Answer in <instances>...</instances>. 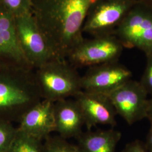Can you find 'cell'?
<instances>
[{"label": "cell", "mask_w": 152, "mask_h": 152, "mask_svg": "<svg viewBox=\"0 0 152 152\" xmlns=\"http://www.w3.org/2000/svg\"><path fill=\"white\" fill-rule=\"evenodd\" d=\"M96 0H32L31 12L58 56L66 59L84 39L82 28Z\"/></svg>", "instance_id": "6da1fadb"}, {"label": "cell", "mask_w": 152, "mask_h": 152, "mask_svg": "<svg viewBox=\"0 0 152 152\" xmlns=\"http://www.w3.org/2000/svg\"><path fill=\"white\" fill-rule=\"evenodd\" d=\"M34 69L0 66V118L17 122L42 100Z\"/></svg>", "instance_id": "7a4b0ae2"}, {"label": "cell", "mask_w": 152, "mask_h": 152, "mask_svg": "<svg viewBox=\"0 0 152 152\" xmlns=\"http://www.w3.org/2000/svg\"><path fill=\"white\" fill-rule=\"evenodd\" d=\"M34 73L42 99L55 103L82 91V76L66 59L51 60L34 69Z\"/></svg>", "instance_id": "3957f363"}, {"label": "cell", "mask_w": 152, "mask_h": 152, "mask_svg": "<svg viewBox=\"0 0 152 152\" xmlns=\"http://www.w3.org/2000/svg\"><path fill=\"white\" fill-rule=\"evenodd\" d=\"M123 46L152 53V8L138 0L113 33Z\"/></svg>", "instance_id": "277c9868"}, {"label": "cell", "mask_w": 152, "mask_h": 152, "mask_svg": "<svg viewBox=\"0 0 152 152\" xmlns=\"http://www.w3.org/2000/svg\"><path fill=\"white\" fill-rule=\"evenodd\" d=\"M138 0H96L88 12L82 33L99 37L114 32Z\"/></svg>", "instance_id": "5b68a950"}, {"label": "cell", "mask_w": 152, "mask_h": 152, "mask_svg": "<svg viewBox=\"0 0 152 152\" xmlns=\"http://www.w3.org/2000/svg\"><path fill=\"white\" fill-rule=\"evenodd\" d=\"M15 19L20 47L34 69L51 60L60 58L40 29L32 12Z\"/></svg>", "instance_id": "8992f818"}, {"label": "cell", "mask_w": 152, "mask_h": 152, "mask_svg": "<svg viewBox=\"0 0 152 152\" xmlns=\"http://www.w3.org/2000/svg\"><path fill=\"white\" fill-rule=\"evenodd\" d=\"M124 47L114 35L84 39L73 49L66 60L75 68L91 67L118 61Z\"/></svg>", "instance_id": "52a82bcc"}, {"label": "cell", "mask_w": 152, "mask_h": 152, "mask_svg": "<svg viewBox=\"0 0 152 152\" xmlns=\"http://www.w3.org/2000/svg\"><path fill=\"white\" fill-rule=\"evenodd\" d=\"M148 95L139 82L130 80L107 95L117 114L131 125L147 118Z\"/></svg>", "instance_id": "ba28073f"}, {"label": "cell", "mask_w": 152, "mask_h": 152, "mask_svg": "<svg viewBox=\"0 0 152 152\" xmlns=\"http://www.w3.org/2000/svg\"><path fill=\"white\" fill-rule=\"evenodd\" d=\"M131 71L115 61L89 67L82 76V90L108 95L131 80Z\"/></svg>", "instance_id": "9c48e42d"}, {"label": "cell", "mask_w": 152, "mask_h": 152, "mask_svg": "<svg viewBox=\"0 0 152 152\" xmlns=\"http://www.w3.org/2000/svg\"><path fill=\"white\" fill-rule=\"evenodd\" d=\"M83 115L87 131L98 125H117V112L106 95L82 90L74 97Z\"/></svg>", "instance_id": "30bf717a"}, {"label": "cell", "mask_w": 152, "mask_h": 152, "mask_svg": "<svg viewBox=\"0 0 152 152\" xmlns=\"http://www.w3.org/2000/svg\"><path fill=\"white\" fill-rule=\"evenodd\" d=\"M0 66L34 69L22 51L16 32L15 19L0 7Z\"/></svg>", "instance_id": "8fae6325"}, {"label": "cell", "mask_w": 152, "mask_h": 152, "mask_svg": "<svg viewBox=\"0 0 152 152\" xmlns=\"http://www.w3.org/2000/svg\"><path fill=\"white\" fill-rule=\"evenodd\" d=\"M18 130L41 140L55 131L54 102L42 99L23 115Z\"/></svg>", "instance_id": "7c38bea8"}, {"label": "cell", "mask_w": 152, "mask_h": 152, "mask_svg": "<svg viewBox=\"0 0 152 152\" xmlns=\"http://www.w3.org/2000/svg\"><path fill=\"white\" fill-rule=\"evenodd\" d=\"M55 131L59 136L67 139H77L83 132L85 121L80 108L74 98L54 103Z\"/></svg>", "instance_id": "4fadbf2b"}, {"label": "cell", "mask_w": 152, "mask_h": 152, "mask_svg": "<svg viewBox=\"0 0 152 152\" xmlns=\"http://www.w3.org/2000/svg\"><path fill=\"white\" fill-rule=\"evenodd\" d=\"M121 138L120 131L113 129L87 131L77 138L83 152H115Z\"/></svg>", "instance_id": "5bb4252c"}, {"label": "cell", "mask_w": 152, "mask_h": 152, "mask_svg": "<svg viewBox=\"0 0 152 152\" xmlns=\"http://www.w3.org/2000/svg\"><path fill=\"white\" fill-rule=\"evenodd\" d=\"M42 140L17 129L15 138L7 152H42Z\"/></svg>", "instance_id": "9a60e30c"}, {"label": "cell", "mask_w": 152, "mask_h": 152, "mask_svg": "<svg viewBox=\"0 0 152 152\" xmlns=\"http://www.w3.org/2000/svg\"><path fill=\"white\" fill-rule=\"evenodd\" d=\"M44 140L42 152H83L77 145L59 136H49Z\"/></svg>", "instance_id": "2e32d148"}, {"label": "cell", "mask_w": 152, "mask_h": 152, "mask_svg": "<svg viewBox=\"0 0 152 152\" xmlns=\"http://www.w3.org/2000/svg\"><path fill=\"white\" fill-rule=\"evenodd\" d=\"M0 7L16 18L31 12L32 0H0Z\"/></svg>", "instance_id": "e0dca14e"}, {"label": "cell", "mask_w": 152, "mask_h": 152, "mask_svg": "<svg viewBox=\"0 0 152 152\" xmlns=\"http://www.w3.org/2000/svg\"><path fill=\"white\" fill-rule=\"evenodd\" d=\"M17 127L13 123L0 118V152H7L14 140Z\"/></svg>", "instance_id": "ac0fdd59"}, {"label": "cell", "mask_w": 152, "mask_h": 152, "mask_svg": "<svg viewBox=\"0 0 152 152\" xmlns=\"http://www.w3.org/2000/svg\"><path fill=\"white\" fill-rule=\"evenodd\" d=\"M145 55L147 58L146 66L139 82L147 94L152 96V53Z\"/></svg>", "instance_id": "d6986e66"}, {"label": "cell", "mask_w": 152, "mask_h": 152, "mask_svg": "<svg viewBox=\"0 0 152 152\" xmlns=\"http://www.w3.org/2000/svg\"><path fill=\"white\" fill-rule=\"evenodd\" d=\"M122 152H149V151L145 144L139 140H135L127 144Z\"/></svg>", "instance_id": "ffe728a7"}, {"label": "cell", "mask_w": 152, "mask_h": 152, "mask_svg": "<svg viewBox=\"0 0 152 152\" xmlns=\"http://www.w3.org/2000/svg\"><path fill=\"white\" fill-rule=\"evenodd\" d=\"M151 126L147 135V142L145 144L149 152H152V122H150Z\"/></svg>", "instance_id": "44dd1931"}, {"label": "cell", "mask_w": 152, "mask_h": 152, "mask_svg": "<svg viewBox=\"0 0 152 152\" xmlns=\"http://www.w3.org/2000/svg\"><path fill=\"white\" fill-rule=\"evenodd\" d=\"M146 118L148 119L150 122H152V96L148 100V106Z\"/></svg>", "instance_id": "7402d4cb"}, {"label": "cell", "mask_w": 152, "mask_h": 152, "mask_svg": "<svg viewBox=\"0 0 152 152\" xmlns=\"http://www.w3.org/2000/svg\"><path fill=\"white\" fill-rule=\"evenodd\" d=\"M142 3L145 4L146 5L149 6L152 8V0H140Z\"/></svg>", "instance_id": "603a6c76"}]
</instances>
